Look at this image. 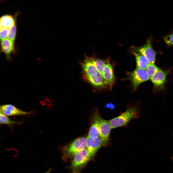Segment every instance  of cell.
I'll return each mask as SVG.
<instances>
[{
    "label": "cell",
    "mask_w": 173,
    "mask_h": 173,
    "mask_svg": "<svg viewBox=\"0 0 173 173\" xmlns=\"http://www.w3.org/2000/svg\"><path fill=\"white\" fill-rule=\"evenodd\" d=\"M86 145V138L81 137L64 146L62 148L63 159L66 160L73 157L77 152L85 148Z\"/></svg>",
    "instance_id": "3957f363"
},
{
    "label": "cell",
    "mask_w": 173,
    "mask_h": 173,
    "mask_svg": "<svg viewBox=\"0 0 173 173\" xmlns=\"http://www.w3.org/2000/svg\"><path fill=\"white\" fill-rule=\"evenodd\" d=\"M92 158L86 148L76 153L73 156L70 166L72 173H80Z\"/></svg>",
    "instance_id": "6da1fadb"
},
{
    "label": "cell",
    "mask_w": 173,
    "mask_h": 173,
    "mask_svg": "<svg viewBox=\"0 0 173 173\" xmlns=\"http://www.w3.org/2000/svg\"><path fill=\"white\" fill-rule=\"evenodd\" d=\"M103 146L100 137L93 138L88 136L86 137V149L93 157L97 151Z\"/></svg>",
    "instance_id": "ba28073f"
},
{
    "label": "cell",
    "mask_w": 173,
    "mask_h": 173,
    "mask_svg": "<svg viewBox=\"0 0 173 173\" xmlns=\"http://www.w3.org/2000/svg\"><path fill=\"white\" fill-rule=\"evenodd\" d=\"M129 74V79L134 89L141 83L150 78L145 70L137 68Z\"/></svg>",
    "instance_id": "277c9868"
},
{
    "label": "cell",
    "mask_w": 173,
    "mask_h": 173,
    "mask_svg": "<svg viewBox=\"0 0 173 173\" xmlns=\"http://www.w3.org/2000/svg\"><path fill=\"white\" fill-rule=\"evenodd\" d=\"M1 46L2 51L7 57L14 51V42L7 38L1 41Z\"/></svg>",
    "instance_id": "5bb4252c"
},
{
    "label": "cell",
    "mask_w": 173,
    "mask_h": 173,
    "mask_svg": "<svg viewBox=\"0 0 173 173\" xmlns=\"http://www.w3.org/2000/svg\"><path fill=\"white\" fill-rule=\"evenodd\" d=\"M85 80L95 87H102L107 85L102 75L97 71L94 75Z\"/></svg>",
    "instance_id": "8fae6325"
},
{
    "label": "cell",
    "mask_w": 173,
    "mask_h": 173,
    "mask_svg": "<svg viewBox=\"0 0 173 173\" xmlns=\"http://www.w3.org/2000/svg\"><path fill=\"white\" fill-rule=\"evenodd\" d=\"M162 38L167 45L173 46V34L167 35L163 37Z\"/></svg>",
    "instance_id": "ffe728a7"
},
{
    "label": "cell",
    "mask_w": 173,
    "mask_h": 173,
    "mask_svg": "<svg viewBox=\"0 0 173 173\" xmlns=\"http://www.w3.org/2000/svg\"><path fill=\"white\" fill-rule=\"evenodd\" d=\"M0 29L3 28H9L15 23L13 17L10 15H5L0 19Z\"/></svg>",
    "instance_id": "9a60e30c"
},
{
    "label": "cell",
    "mask_w": 173,
    "mask_h": 173,
    "mask_svg": "<svg viewBox=\"0 0 173 173\" xmlns=\"http://www.w3.org/2000/svg\"><path fill=\"white\" fill-rule=\"evenodd\" d=\"M166 78L165 73L160 70L150 78L152 82L155 85L160 86L164 83Z\"/></svg>",
    "instance_id": "4fadbf2b"
},
{
    "label": "cell",
    "mask_w": 173,
    "mask_h": 173,
    "mask_svg": "<svg viewBox=\"0 0 173 173\" xmlns=\"http://www.w3.org/2000/svg\"><path fill=\"white\" fill-rule=\"evenodd\" d=\"M16 31V27L15 23L8 29L7 38L14 41L15 40Z\"/></svg>",
    "instance_id": "d6986e66"
},
{
    "label": "cell",
    "mask_w": 173,
    "mask_h": 173,
    "mask_svg": "<svg viewBox=\"0 0 173 173\" xmlns=\"http://www.w3.org/2000/svg\"><path fill=\"white\" fill-rule=\"evenodd\" d=\"M52 170V169L49 168L46 172L44 173H50Z\"/></svg>",
    "instance_id": "7402d4cb"
},
{
    "label": "cell",
    "mask_w": 173,
    "mask_h": 173,
    "mask_svg": "<svg viewBox=\"0 0 173 173\" xmlns=\"http://www.w3.org/2000/svg\"><path fill=\"white\" fill-rule=\"evenodd\" d=\"M138 117L136 108H129L125 112L118 116L109 120L111 129L126 126L132 119Z\"/></svg>",
    "instance_id": "7a4b0ae2"
},
{
    "label": "cell",
    "mask_w": 173,
    "mask_h": 173,
    "mask_svg": "<svg viewBox=\"0 0 173 173\" xmlns=\"http://www.w3.org/2000/svg\"><path fill=\"white\" fill-rule=\"evenodd\" d=\"M132 53L136 58L137 68L145 70L147 66L150 63L148 59L142 54L137 52L133 51Z\"/></svg>",
    "instance_id": "7c38bea8"
},
{
    "label": "cell",
    "mask_w": 173,
    "mask_h": 173,
    "mask_svg": "<svg viewBox=\"0 0 173 173\" xmlns=\"http://www.w3.org/2000/svg\"><path fill=\"white\" fill-rule=\"evenodd\" d=\"M151 42V39L149 38L142 46L133 48L134 51L142 54L148 59L150 63L154 64L155 61L156 53L153 48Z\"/></svg>",
    "instance_id": "8992f818"
},
{
    "label": "cell",
    "mask_w": 173,
    "mask_h": 173,
    "mask_svg": "<svg viewBox=\"0 0 173 173\" xmlns=\"http://www.w3.org/2000/svg\"><path fill=\"white\" fill-rule=\"evenodd\" d=\"M8 28H3L0 29V38L1 41L6 38L7 37Z\"/></svg>",
    "instance_id": "44dd1931"
},
{
    "label": "cell",
    "mask_w": 173,
    "mask_h": 173,
    "mask_svg": "<svg viewBox=\"0 0 173 173\" xmlns=\"http://www.w3.org/2000/svg\"><path fill=\"white\" fill-rule=\"evenodd\" d=\"M100 116L96 110L93 113L92 124L89 130L88 136L95 138L99 137L98 120Z\"/></svg>",
    "instance_id": "30bf717a"
},
{
    "label": "cell",
    "mask_w": 173,
    "mask_h": 173,
    "mask_svg": "<svg viewBox=\"0 0 173 173\" xmlns=\"http://www.w3.org/2000/svg\"><path fill=\"white\" fill-rule=\"evenodd\" d=\"M102 74L107 84L111 87L114 83V77L112 67L109 62H105Z\"/></svg>",
    "instance_id": "9c48e42d"
},
{
    "label": "cell",
    "mask_w": 173,
    "mask_h": 173,
    "mask_svg": "<svg viewBox=\"0 0 173 173\" xmlns=\"http://www.w3.org/2000/svg\"><path fill=\"white\" fill-rule=\"evenodd\" d=\"M0 111V112L6 116L24 115L32 113L31 112H26L21 110L10 104L1 105Z\"/></svg>",
    "instance_id": "52a82bcc"
},
{
    "label": "cell",
    "mask_w": 173,
    "mask_h": 173,
    "mask_svg": "<svg viewBox=\"0 0 173 173\" xmlns=\"http://www.w3.org/2000/svg\"><path fill=\"white\" fill-rule=\"evenodd\" d=\"M22 123L23 122L22 121L13 120L6 116L0 113V123L1 124L8 125L12 124H20Z\"/></svg>",
    "instance_id": "e0dca14e"
},
{
    "label": "cell",
    "mask_w": 173,
    "mask_h": 173,
    "mask_svg": "<svg viewBox=\"0 0 173 173\" xmlns=\"http://www.w3.org/2000/svg\"><path fill=\"white\" fill-rule=\"evenodd\" d=\"M98 127L99 137L103 146L106 147L109 142V136L111 129L109 121L105 120L100 116L98 120Z\"/></svg>",
    "instance_id": "5b68a950"
},
{
    "label": "cell",
    "mask_w": 173,
    "mask_h": 173,
    "mask_svg": "<svg viewBox=\"0 0 173 173\" xmlns=\"http://www.w3.org/2000/svg\"><path fill=\"white\" fill-rule=\"evenodd\" d=\"M90 57L97 71L102 74V72L105 62L103 60L96 58L94 55H93Z\"/></svg>",
    "instance_id": "2e32d148"
},
{
    "label": "cell",
    "mask_w": 173,
    "mask_h": 173,
    "mask_svg": "<svg viewBox=\"0 0 173 173\" xmlns=\"http://www.w3.org/2000/svg\"><path fill=\"white\" fill-rule=\"evenodd\" d=\"M160 70L154 64L150 63L148 65L145 69L150 78Z\"/></svg>",
    "instance_id": "ac0fdd59"
}]
</instances>
